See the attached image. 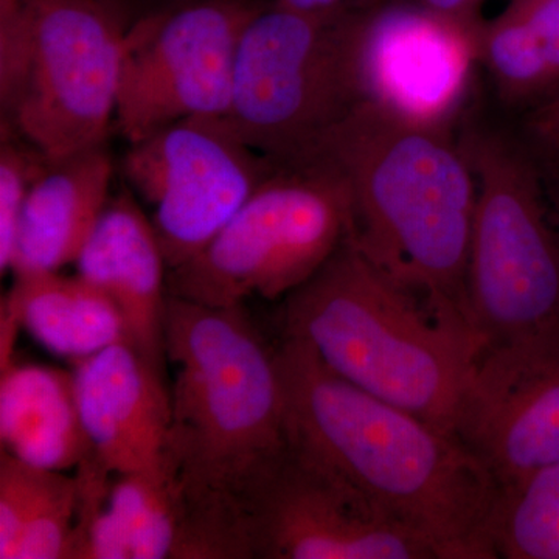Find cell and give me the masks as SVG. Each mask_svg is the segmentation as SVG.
<instances>
[{
    "instance_id": "603a6c76",
    "label": "cell",
    "mask_w": 559,
    "mask_h": 559,
    "mask_svg": "<svg viewBox=\"0 0 559 559\" xmlns=\"http://www.w3.org/2000/svg\"><path fill=\"white\" fill-rule=\"evenodd\" d=\"M46 157L10 128L0 130V271L11 270L17 227L28 191Z\"/></svg>"
},
{
    "instance_id": "44dd1931",
    "label": "cell",
    "mask_w": 559,
    "mask_h": 559,
    "mask_svg": "<svg viewBox=\"0 0 559 559\" xmlns=\"http://www.w3.org/2000/svg\"><path fill=\"white\" fill-rule=\"evenodd\" d=\"M479 61L511 109L532 108L559 90V0H510L484 22Z\"/></svg>"
},
{
    "instance_id": "cb8c5ba5",
    "label": "cell",
    "mask_w": 559,
    "mask_h": 559,
    "mask_svg": "<svg viewBox=\"0 0 559 559\" xmlns=\"http://www.w3.org/2000/svg\"><path fill=\"white\" fill-rule=\"evenodd\" d=\"M549 193L559 190V90L522 112L514 127Z\"/></svg>"
},
{
    "instance_id": "e0dca14e",
    "label": "cell",
    "mask_w": 559,
    "mask_h": 559,
    "mask_svg": "<svg viewBox=\"0 0 559 559\" xmlns=\"http://www.w3.org/2000/svg\"><path fill=\"white\" fill-rule=\"evenodd\" d=\"M0 439L2 451L39 468L66 473L94 459L73 373L13 364L2 369Z\"/></svg>"
},
{
    "instance_id": "7402d4cb",
    "label": "cell",
    "mask_w": 559,
    "mask_h": 559,
    "mask_svg": "<svg viewBox=\"0 0 559 559\" xmlns=\"http://www.w3.org/2000/svg\"><path fill=\"white\" fill-rule=\"evenodd\" d=\"M489 539L496 558L559 559V463L499 488Z\"/></svg>"
},
{
    "instance_id": "4316f807",
    "label": "cell",
    "mask_w": 559,
    "mask_h": 559,
    "mask_svg": "<svg viewBox=\"0 0 559 559\" xmlns=\"http://www.w3.org/2000/svg\"><path fill=\"white\" fill-rule=\"evenodd\" d=\"M285 5L310 13H331L349 9V7L364 5L360 0H280Z\"/></svg>"
},
{
    "instance_id": "8992f818",
    "label": "cell",
    "mask_w": 559,
    "mask_h": 559,
    "mask_svg": "<svg viewBox=\"0 0 559 559\" xmlns=\"http://www.w3.org/2000/svg\"><path fill=\"white\" fill-rule=\"evenodd\" d=\"M124 39L100 0H0L2 127L49 160L105 145Z\"/></svg>"
},
{
    "instance_id": "ac0fdd59",
    "label": "cell",
    "mask_w": 559,
    "mask_h": 559,
    "mask_svg": "<svg viewBox=\"0 0 559 559\" xmlns=\"http://www.w3.org/2000/svg\"><path fill=\"white\" fill-rule=\"evenodd\" d=\"M2 307L53 355L75 360L128 341L127 325L116 301L76 274L36 272L14 275Z\"/></svg>"
},
{
    "instance_id": "30bf717a",
    "label": "cell",
    "mask_w": 559,
    "mask_h": 559,
    "mask_svg": "<svg viewBox=\"0 0 559 559\" xmlns=\"http://www.w3.org/2000/svg\"><path fill=\"white\" fill-rule=\"evenodd\" d=\"M238 502L255 559H437L425 539L289 441L249 477Z\"/></svg>"
},
{
    "instance_id": "ba28073f",
    "label": "cell",
    "mask_w": 559,
    "mask_h": 559,
    "mask_svg": "<svg viewBox=\"0 0 559 559\" xmlns=\"http://www.w3.org/2000/svg\"><path fill=\"white\" fill-rule=\"evenodd\" d=\"M347 182L325 162L278 167L197 257L168 271V296L235 307L285 299L352 238Z\"/></svg>"
},
{
    "instance_id": "4fadbf2b",
    "label": "cell",
    "mask_w": 559,
    "mask_h": 559,
    "mask_svg": "<svg viewBox=\"0 0 559 559\" xmlns=\"http://www.w3.org/2000/svg\"><path fill=\"white\" fill-rule=\"evenodd\" d=\"M481 24L407 2L369 7L359 39L364 102L409 123L451 131L480 64Z\"/></svg>"
},
{
    "instance_id": "7c38bea8",
    "label": "cell",
    "mask_w": 559,
    "mask_h": 559,
    "mask_svg": "<svg viewBox=\"0 0 559 559\" xmlns=\"http://www.w3.org/2000/svg\"><path fill=\"white\" fill-rule=\"evenodd\" d=\"M454 436L499 488L559 463V329L477 353Z\"/></svg>"
},
{
    "instance_id": "5bb4252c",
    "label": "cell",
    "mask_w": 559,
    "mask_h": 559,
    "mask_svg": "<svg viewBox=\"0 0 559 559\" xmlns=\"http://www.w3.org/2000/svg\"><path fill=\"white\" fill-rule=\"evenodd\" d=\"M73 366L81 419L98 465L112 477L165 468L171 426L165 374L130 342Z\"/></svg>"
},
{
    "instance_id": "9c48e42d",
    "label": "cell",
    "mask_w": 559,
    "mask_h": 559,
    "mask_svg": "<svg viewBox=\"0 0 559 559\" xmlns=\"http://www.w3.org/2000/svg\"><path fill=\"white\" fill-rule=\"evenodd\" d=\"M266 0H190L127 28L116 123L132 143L176 121L223 117L238 43Z\"/></svg>"
},
{
    "instance_id": "3957f363",
    "label": "cell",
    "mask_w": 559,
    "mask_h": 559,
    "mask_svg": "<svg viewBox=\"0 0 559 559\" xmlns=\"http://www.w3.org/2000/svg\"><path fill=\"white\" fill-rule=\"evenodd\" d=\"M311 160L325 162L347 182L353 245L401 286L469 325L477 186L457 138L362 102Z\"/></svg>"
},
{
    "instance_id": "277c9868",
    "label": "cell",
    "mask_w": 559,
    "mask_h": 559,
    "mask_svg": "<svg viewBox=\"0 0 559 559\" xmlns=\"http://www.w3.org/2000/svg\"><path fill=\"white\" fill-rule=\"evenodd\" d=\"M285 336L356 388L454 436L479 353L468 323L390 278L352 240L283 301Z\"/></svg>"
},
{
    "instance_id": "484cf974",
    "label": "cell",
    "mask_w": 559,
    "mask_h": 559,
    "mask_svg": "<svg viewBox=\"0 0 559 559\" xmlns=\"http://www.w3.org/2000/svg\"><path fill=\"white\" fill-rule=\"evenodd\" d=\"M430 13L466 24H481L479 10L485 0H403Z\"/></svg>"
},
{
    "instance_id": "d4e9b609",
    "label": "cell",
    "mask_w": 559,
    "mask_h": 559,
    "mask_svg": "<svg viewBox=\"0 0 559 559\" xmlns=\"http://www.w3.org/2000/svg\"><path fill=\"white\" fill-rule=\"evenodd\" d=\"M112 10L124 25L131 27L143 17L153 16L160 11L175 9L190 0H100Z\"/></svg>"
},
{
    "instance_id": "ffe728a7",
    "label": "cell",
    "mask_w": 559,
    "mask_h": 559,
    "mask_svg": "<svg viewBox=\"0 0 559 559\" xmlns=\"http://www.w3.org/2000/svg\"><path fill=\"white\" fill-rule=\"evenodd\" d=\"M79 477L0 455V558L73 559Z\"/></svg>"
},
{
    "instance_id": "d6986e66",
    "label": "cell",
    "mask_w": 559,
    "mask_h": 559,
    "mask_svg": "<svg viewBox=\"0 0 559 559\" xmlns=\"http://www.w3.org/2000/svg\"><path fill=\"white\" fill-rule=\"evenodd\" d=\"M178 525L168 466L117 476L106 502L80 513L76 559H171Z\"/></svg>"
},
{
    "instance_id": "9a60e30c",
    "label": "cell",
    "mask_w": 559,
    "mask_h": 559,
    "mask_svg": "<svg viewBox=\"0 0 559 559\" xmlns=\"http://www.w3.org/2000/svg\"><path fill=\"white\" fill-rule=\"evenodd\" d=\"M75 264L76 274L116 301L132 347L165 374L168 266L153 223L132 194L110 198Z\"/></svg>"
},
{
    "instance_id": "2e32d148",
    "label": "cell",
    "mask_w": 559,
    "mask_h": 559,
    "mask_svg": "<svg viewBox=\"0 0 559 559\" xmlns=\"http://www.w3.org/2000/svg\"><path fill=\"white\" fill-rule=\"evenodd\" d=\"M106 146L47 160L22 210L11 272H60L75 263L110 200Z\"/></svg>"
},
{
    "instance_id": "5b68a950",
    "label": "cell",
    "mask_w": 559,
    "mask_h": 559,
    "mask_svg": "<svg viewBox=\"0 0 559 559\" xmlns=\"http://www.w3.org/2000/svg\"><path fill=\"white\" fill-rule=\"evenodd\" d=\"M476 176L466 307L479 352L559 329V213L514 128L466 123Z\"/></svg>"
},
{
    "instance_id": "7a4b0ae2",
    "label": "cell",
    "mask_w": 559,
    "mask_h": 559,
    "mask_svg": "<svg viewBox=\"0 0 559 559\" xmlns=\"http://www.w3.org/2000/svg\"><path fill=\"white\" fill-rule=\"evenodd\" d=\"M293 447L425 539L437 559H496L489 520L499 487L452 433L378 399L286 337L275 349Z\"/></svg>"
},
{
    "instance_id": "6da1fadb",
    "label": "cell",
    "mask_w": 559,
    "mask_h": 559,
    "mask_svg": "<svg viewBox=\"0 0 559 559\" xmlns=\"http://www.w3.org/2000/svg\"><path fill=\"white\" fill-rule=\"evenodd\" d=\"M164 341L173 369L167 466L179 498L171 559H252L238 496L288 444L275 349L242 305L175 296Z\"/></svg>"
},
{
    "instance_id": "8fae6325",
    "label": "cell",
    "mask_w": 559,
    "mask_h": 559,
    "mask_svg": "<svg viewBox=\"0 0 559 559\" xmlns=\"http://www.w3.org/2000/svg\"><path fill=\"white\" fill-rule=\"evenodd\" d=\"M277 165L223 117H191L132 143L124 175L150 205L168 271L197 257Z\"/></svg>"
},
{
    "instance_id": "52a82bcc",
    "label": "cell",
    "mask_w": 559,
    "mask_h": 559,
    "mask_svg": "<svg viewBox=\"0 0 559 559\" xmlns=\"http://www.w3.org/2000/svg\"><path fill=\"white\" fill-rule=\"evenodd\" d=\"M370 5L310 13L275 0L238 43L227 127L277 167L305 164L359 103V39Z\"/></svg>"
},
{
    "instance_id": "83f0119b",
    "label": "cell",
    "mask_w": 559,
    "mask_h": 559,
    "mask_svg": "<svg viewBox=\"0 0 559 559\" xmlns=\"http://www.w3.org/2000/svg\"><path fill=\"white\" fill-rule=\"evenodd\" d=\"M551 201H554L555 207H557L559 213V190L554 191V193H550Z\"/></svg>"
}]
</instances>
